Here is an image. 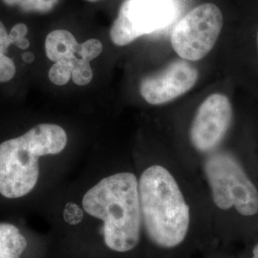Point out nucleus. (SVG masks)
Instances as JSON below:
<instances>
[{
  "mask_svg": "<svg viewBox=\"0 0 258 258\" xmlns=\"http://www.w3.org/2000/svg\"><path fill=\"white\" fill-rule=\"evenodd\" d=\"M6 5L19 6L26 12L46 13L53 9L57 0H2Z\"/></svg>",
  "mask_w": 258,
  "mask_h": 258,
  "instance_id": "9b49d317",
  "label": "nucleus"
},
{
  "mask_svg": "<svg viewBox=\"0 0 258 258\" xmlns=\"http://www.w3.org/2000/svg\"><path fill=\"white\" fill-rule=\"evenodd\" d=\"M23 59L28 62V63H31V62H33L34 61V59H35V55H33L32 53H30V52H27V53H25V54H23Z\"/></svg>",
  "mask_w": 258,
  "mask_h": 258,
  "instance_id": "aec40b11",
  "label": "nucleus"
},
{
  "mask_svg": "<svg viewBox=\"0 0 258 258\" xmlns=\"http://www.w3.org/2000/svg\"><path fill=\"white\" fill-rule=\"evenodd\" d=\"M17 72L13 59L5 53H0V83L11 81Z\"/></svg>",
  "mask_w": 258,
  "mask_h": 258,
  "instance_id": "2eb2a0df",
  "label": "nucleus"
},
{
  "mask_svg": "<svg viewBox=\"0 0 258 258\" xmlns=\"http://www.w3.org/2000/svg\"><path fill=\"white\" fill-rule=\"evenodd\" d=\"M17 46L21 48V49H27L28 47L30 46V43H29V40H28L26 37L20 39L19 41H17L15 43Z\"/></svg>",
  "mask_w": 258,
  "mask_h": 258,
  "instance_id": "6ab92c4d",
  "label": "nucleus"
},
{
  "mask_svg": "<svg viewBox=\"0 0 258 258\" xmlns=\"http://www.w3.org/2000/svg\"><path fill=\"white\" fill-rule=\"evenodd\" d=\"M48 233L29 231L11 222H0V258H49Z\"/></svg>",
  "mask_w": 258,
  "mask_h": 258,
  "instance_id": "6e6552de",
  "label": "nucleus"
},
{
  "mask_svg": "<svg viewBox=\"0 0 258 258\" xmlns=\"http://www.w3.org/2000/svg\"><path fill=\"white\" fill-rule=\"evenodd\" d=\"M68 136L57 124L41 123L0 144V197L37 209L49 197L43 161L60 156Z\"/></svg>",
  "mask_w": 258,
  "mask_h": 258,
  "instance_id": "7ed1b4c3",
  "label": "nucleus"
},
{
  "mask_svg": "<svg viewBox=\"0 0 258 258\" xmlns=\"http://www.w3.org/2000/svg\"><path fill=\"white\" fill-rule=\"evenodd\" d=\"M71 79L73 80L74 83L80 86H84L91 83L93 71L89 62L83 58L75 57L74 67Z\"/></svg>",
  "mask_w": 258,
  "mask_h": 258,
  "instance_id": "f8f14e48",
  "label": "nucleus"
},
{
  "mask_svg": "<svg viewBox=\"0 0 258 258\" xmlns=\"http://www.w3.org/2000/svg\"><path fill=\"white\" fill-rule=\"evenodd\" d=\"M239 258H258V231L237 248Z\"/></svg>",
  "mask_w": 258,
  "mask_h": 258,
  "instance_id": "dca6fc26",
  "label": "nucleus"
},
{
  "mask_svg": "<svg viewBox=\"0 0 258 258\" xmlns=\"http://www.w3.org/2000/svg\"><path fill=\"white\" fill-rule=\"evenodd\" d=\"M177 16L174 0H125L110 31L112 41L124 46L168 26Z\"/></svg>",
  "mask_w": 258,
  "mask_h": 258,
  "instance_id": "39448f33",
  "label": "nucleus"
},
{
  "mask_svg": "<svg viewBox=\"0 0 258 258\" xmlns=\"http://www.w3.org/2000/svg\"><path fill=\"white\" fill-rule=\"evenodd\" d=\"M38 212L49 226V258H144L134 171L119 169L55 189Z\"/></svg>",
  "mask_w": 258,
  "mask_h": 258,
  "instance_id": "f257e3e1",
  "label": "nucleus"
},
{
  "mask_svg": "<svg viewBox=\"0 0 258 258\" xmlns=\"http://www.w3.org/2000/svg\"><path fill=\"white\" fill-rule=\"evenodd\" d=\"M76 57V56H75ZM74 57V58H75ZM74 58L55 62L49 70V79L55 85H65L72 77Z\"/></svg>",
  "mask_w": 258,
  "mask_h": 258,
  "instance_id": "9d476101",
  "label": "nucleus"
},
{
  "mask_svg": "<svg viewBox=\"0 0 258 258\" xmlns=\"http://www.w3.org/2000/svg\"><path fill=\"white\" fill-rule=\"evenodd\" d=\"M10 44L11 42H10L9 34L7 33L4 24L0 21V51L6 53Z\"/></svg>",
  "mask_w": 258,
  "mask_h": 258,
  "instance_id": "a211bd4d",
  "label": "nucleus"
},
{
  "mask_svg": "<svg viewBox=\"0 0 258 258\" xmlns=\"http://www.w3.org/2000/svg\"><path fill=\"white\" fill-rule=\"evenodd\" d=\"M102 49L103 47H102V42L99 39L92 38V39L86 40L82 44H79L77 54L81 56V58L89 62L101 55Z\"/></svg>",
  "mask_w": 258,
  "mask_h": 258,
  "instance_id": "ddd939ff",
  "label": "nucleus"
},
{
  "mask_svg": "<svg viewBox=\"0 0 258 258\" xmlns=\"http://www.w3.org/2000/svg\"><path fill=\"white\" fill-rule=\"evenodd\" d=\"M79 43L74 36L66 30L51 32L45 40V50L48 58L54 62L74 58Z\"/></svg>",
  "mask_w": 258,
  "mask_h": 258,
  "instance_id": "1a4fd4ad",
  "label": "nucleus"
},
{
  "mask_svg": "<svg viewBox=\"0 0 258 258\" xmlns=\"http://www.w3.org/2000/svg\"><path fill=\"white\" fill-rule=\"evenodd\" d=\"M257 48H258V31H257Z\"/></svg>",
  "mask_w": 258,
  "mask_h": 258,
  "instance_id": "4be33fe9",
  "label": "nucleus"
},
{
  "mask_svg": "<svg viewBox=\"0 0 258 258\" xmlns=\"http://www.w3.org/2000/svg\"><path fill=\"white\" fill-rule=\"evenodd\" d=\"M232 116V105L226 95L214 93L209 96L199 106L188 131V143L194 153L203 159L224 148Z\"/></svg>",
  "mask_w": 258,
  "mask_h": 258,
  "instance_id": "423d86ee",
  "label": "nucleus"
},
{
  "mask_svg": "<svg viewBox=\"0 0 258 258\" xmlns=\"http://www.w3.org/2000/svg\"><path fill=\"white\" fill-rule=\"evenodd\" d=\"M200 166L213 243L237 249L258 231V179L231 148L207 155Z\"/></svg>",
  "mask_w": 258,
  "mask_h": 258,
  "instance_id": "f03ea898",
  "label": "nucleus"
},
{
  "mask_svg": "<svg viewBox=\"0 0 258 258\" xmlns=\"http://www.w3.org/2000/svg\"><path fill=\"white\" fill-rule=\"evenodd\" d=\"M199 72L188 60L178 59L159 74L148 76L140 83V93L146 102L160 105L188 92L197 83Z\"/></svg>",
  "mask_w": 258,
  "mask_h": 258,
  "instance_id": "0eeeda50",
  "label": "nucleus"
},
{
  "mask_svg": "<svg viewBox=\"0 0 258 258\" xmlns=\"http://www.w3.org/2000/svg\"><path fill=\"white\" fill-rule=\"evenodd\" d=\"M89 1H98V0H89Z\"/></svg>",
  "mask_w": 258,
  "mask_h": 258,
  "instance_id": "412c9836",
  "label": "nucleus"
},
{
  "mask_svg": "<svg viewBox=\"0 0 258 258\" xmlns=\"http://www.w3.org/2000/svg\"><path fill=\"white\" fill-rule=\"evenodd\" d=\"M199 258H239L236 248L225 247L219 244H211Z\"/></svg>",
  "mask_w": 258,
  "mask_h": 258,
  "instance_id": "4468645a",
  "label": "nucleus"
},
{
  "mask_svg": "<svg viewBox=\"0 0 258 258\" xmlns=\"http://www.w3.org/2000/svg\"><path fill=\"white\" fill-rule=\"evenodd\" d=\"M221 10L212 3H204L189 11L172 30L170 41L181 58L197 61L215 45L223 28Z\"/></svg>",
  "mask_w": 258,
  "mask_h": 258,
  "instance_id": "20e7f679",
  "label": "nucleus"
},
{
  "mask_svg": "<svg viewBox=\"0 0 258 258\" xmlns=\"http://www.w3.org/2000/svg\"><path fill=\"white\" fill-rule=\"evenodd\" d=\"M28 33V28L25 24L19 23L12 29L11 33L9 34V39L11 43H16L20 39L26 37Z\"/></svg>",
  "mask_w": 258,
  "mask_h": 258,
  "instance_id": "f3484780",
  "label": "nucleus"
}]
</instances>
